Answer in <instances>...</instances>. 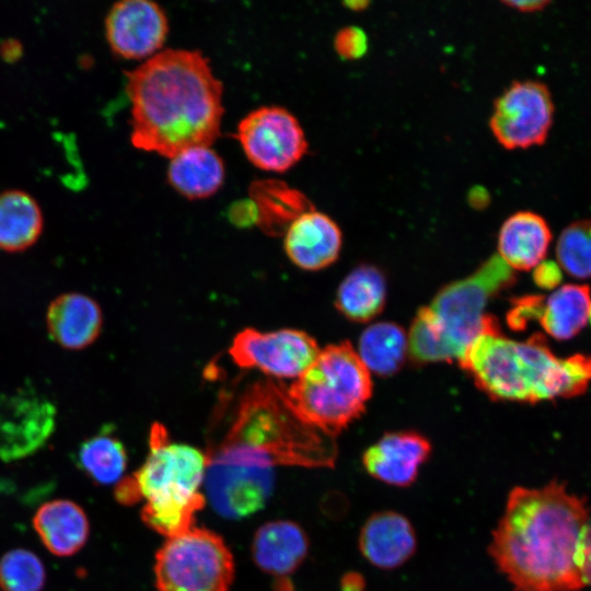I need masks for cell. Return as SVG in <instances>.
<instances>
[{
    "label": "cell",
    "mask_w": 591,
    "mask_h": 591,
    "mask_svg": "<svg viewBox=\"0 0 591 591\" xmlns=\"http://www.w3.org/2000/svg\"><path fill=\"white\" fill-rule=\"evenodd\" d=\"M590 518L588 499L564 482L515 486L488 553L515 591H579L587 586L583 540Z\"/></svg>",
    "instance_id": "1"
},
{
    "label": "cell",
    "mask_w": 591,
    "mask_h": 591,
    "mask_svg": "<svg viewBox=\"0 0 591 591\" xmlns=\"http://www.w3.org/2000/svg\"><path fill=\"white\" fill-rule=\"evenodd\" d=\"M130 141L171 159L219 137L223 85L198 50L167 48L126 72Z\"/></svg>",
    "instance_id": "2"
},
{
    "label": "cell",
    "mask_w": 591,
    "mask_h": 591,
    "mask_svg": "<svg viewBox=\"0 0 591 591\" xmlns=\"http://www.w3.org/2000/svg\"><path fill=\"white\" fill-rule=\"evenodd\" d=\"M459 363L484 393L501 401L570 398L591 382V356L558 358L538 333L523 341L510 339L491 316Z\"/></svg>",
    "instance_id": "3"
},
{
    "label": "cell",
    "mask_w": 591,
    "mask_h": 591,
    "mask_svg": "<svg viewBox=\"0 0 591 591\" xmlns=\"http://www.w3.org/2000/svg\"><path fill=\"white\" fill-rule=\"evenodd\" d=\"M513 271L494 255L471 276L441 289L413 320L407 335L413 359L460 361L486 326L489 315L485 308L490 298L514 282Z\"/></svg>",
    "instance_id": "4"
},
{
    "label": "cell",
    "mask_w": 591,
    "mask_h": 591,
    "mask_svg": "<svg viewBox=\"0 0 591 591\" xmlns=\"http://www.w3.org/2000/svg\"><path fill=\"white\" fill-rule=\"evenodd\" d=\"M206 468V453L172 442L165 427L154 422L149 453L142 465L128 476L138 499L144 500L142 521L166 538L195 526L196 513L206 505V496L200 491Z\"/></svg>",
    "instance_id": "5"
},
{
    "label": "cell",
    "mask_w": 591,
    "mask_h": 591,
    "mask_svg": "<svg viewBox=\"0 0 591 591\" xmlns=\"http://www.w3.org/2000/svg\"><path fill=\"white\" fill-rule=\"evenodd\" d=\"M220 444L250 449L275 465L325 467L337 456L334 438L303 422L289 406L285 386L273 381L256 382L244 392Z\"/></svg>",
    "instance_id": "6"
},
{
    "label": "cell",
    "mask_w": 591,
    "mask_h": 591,
    "mask_svg": "<svg viewBox=\"0 0 591 591\" xmlns=\"http://www.w3.org/2000/svg\"><path fill=\"white\" fill-rule=\"evenodd\" d=\"M371 394V373L348 341L320 350L314 362L285 387L294 414L332 438L361 416Z\"/></svg>",
    "instance_id": "7"
},
{
    "label": "cell",
    "mask_w": 591,
    "mask_h": 591,
    "mask_svg": "<svg viewBox=\"0 0 591 591\" xmlns=\"http://www.w3.org/2000/svg\"><path fill=\"white\" fill-rule=\"evenodd\" d=\"M234 559L223 538L194 526L166 538L155 554L158 591H229Z\"/></svg>",
    "instance_id": "8"
},
{
    "label": "cell",
    "mask_w": 591,
    "mask_h": 591,
    "mask_svg": "<svg viewBox=\"0 0 591 591\" xmlns=\"http://www.w3.org/2000/svg\"><path fill=\"white\" fill-rule=\"evenodd\" d=\"M206 455L205 496L221 517L240 519L265 506L275 484V464L269 459L222 444Z\"/></svg>",
    "instance_id": "9"
},
{
    "label": "cell",
    "mask_w": 591,
    "mask_h": 591,
    "mask_svg": "<svg viewBox=\"0 0 591 591\" xmlns=\"http://www.w3.org/2000/svg\"><path fill=\"white\" fill-rule=\"evenodd\" d=\"M554 116L548 86L537 80H518L496 99L489 126L503 148L528 149L546 141Z\"/></svg>",
    "instance_id": "10"
},
{
    "label": "cell",
    "mask_w": 591,
    "mask_h": 591,
    "mask_svg": "<svg viewBox=\"0 0 591 591\" xmlns=\"http://www.w3.org/2000/svg\"><path fill=\"white\" fill-rule=\"evenodd\" d=\"M247 160L269 172H285L308 152V140L297 117L280 106H260L244 116L236 129Z\"/></svg>",
    "instance_id": "11"
},
{
    "label": "cell",
    "mask_w": 591,
    "mask_h": 591,
    "mask_svg": "<svg viewBox=\"0 0 591 591\" xmlns=\"http://www.w3.org/2000/svg\"><path fill=\"white\" fill-rule=\"evenodd\" d=\"M320 348L308 333L282 328L240 331L229 348L232 361L243 369H258L278 379H298L316 359Z\"/></svg>",
    "instance_id": "12"
},
{
    "label": "cell",
    "mask_w": 591,
    "mask_h": 591,
    "mask_svg": "<svg viewBox=\"0 0 591 591\" xmlns=\"http://www.w3.org/2000/svg\"><path fill=\"white\" fill-rule=\"evenodd\" d=\"M57 422L55 404L31 387L0 394V460L12 462L42 449Z\"/></svg>",
    "instance_id": "13"
},
{
    "label": "cell",
    "mask_w": 591,
    "mask_h": 591,
    "mask_svg": "<svg viewBox=\"0 0 591 591\" xmlns=\"http://www.w3.org/2000/svg\"><path fill=\"white\" fill-rule=\"evenodd\" d=\"M169 34L164 10L150 0H121L112 5L105 19L106 40L121 58L152 57Z\"/></svg>",
    "instance_id": "14"
},
{
    "label": "cell",
    "mask_w": 591,
    "mask_h": 591,
    "mask_svg": "<svg viewBox=\"0 0 591 591\" xmlns=\"http://www.w3.org/2000/svg\"><path fill=\"white\" fill-rule=\"evenodd\" d=\"M430 453V441L419 432H386L363 452L362 465L379 482L408 487L417 479Z\"/></svg>",
    "instance_id": "15"
},
{
    "label": "cell",
    "mask_w": 591,
    "mask_h": 591,
    "mask_svg": "<svg viewBox=\"0 0 591 591\" xmlns=\"http://www.w3.org/2000/svg\"><path fill=\"white\" fill-rule=\"evenodd\" d=\"M309 552L304 530L290 520H274L255 533L252 555L255 564L274 578L275 591H293L289 578L302 565Z\"/></svg>",
    "instance_id": "16"
},
{
    "label": "cell",
    "mask_w": 591,
    "mask_h": 591,
    "mask_svg": "<svg viewBox=\"0 0 591 591\" xmlns=\"http://www.w3.org/2000/svg\"><path fill=\"white\" fill-rule=\"evenodd\" d=\"M358 547L372 566L393 570L403 566L416 553V531L404 514L393 510L376 511L362 524Z\"/></svg>",
    "instance_id": "17"
},
{
    "label": "cell",
    "mask_w": 591,
    "mask_h": 591,
    "mask_svg": "<svg viewBox=\"0 0 591 591\" xmlns=\"http://www.w3.org/2000/svg\"><path fill=\"white\" fill-rule=\"evenodd\" d=\"M283 235V247L289 259L299 268L310 271L332 265L343 244L338 224L314 208L294 219Z\"/></svg>",
    "instance_id": "18"
},
{
    "label": "cell",
    "mask_w": 591,
    "mask_h": 591,
    "mask_svg": "<svg viewBox=\"0 0 591 591\" xmlns=\"http://www.w3.org/2000/svg\"><path fill=\"white\" fill-rule=\"evenodd\" d=\"M102 326L103 314L99 303L83 293H62L47 308L48 335L63 349L89 347L100 336Z\"/></svg>",
    "instance_id": "19"
},
{
    "label": "cell",
    "mask_w": 591,
    "mask_h": 591,
    "mask_svg": "<svg viewBox=\"0 0 591 591\" xmlns=\"http://www.w3.org/2000/svg\"><path fill=\"white\" fill-rule=\"evenodd\" d=\"M553 235L538 213L521 210L509 216L498 234V256L513 270H530L545 258Z\"/></svg>",
    "instance_id": "20"
},
{
    "label": "cell",
    "mask_w": 591,
    "mask_h": 591,
    "mask_svg": "<svg viewBox=\"0 0 591 591\" xmlns=\"http://www.w3.org/2000/svg\"><path fill=\"white\" fill-rule=\"evenodd\" d=\"M33 526L44 546L57 556L78 553L90 534L85 512L79 505L67 499L43 503L33 517Z\"/></svg>",
    "instance_id": "21"
},
{
    "label": "cell",
    "mask_w": 591,
    "mask_h": 591,
    "mask_svg": "<svg viewBox=\"0 0 591 591\" xmlns=\"http://www.w3.org/2000/svg\"><path fill=\"white\" fill-rule=\"evenodd\" d=\"M224 163L210 147H194L170 159L169 184L188 199L207 198L224 182Z\"/></svg>",
    "instance_id": "22"
},
{
    "label": "cell",
    "mask_w": 591,
    "mask_h": 591,
    "mask_svg": "<svg viewBox=\"0 0 591 591\" xmlns=\"http://www.w3.org/2000/svg\"><path fill=\"white\" fill-rule=\"evenodd\" d=\"M250 198L257 209V225L271 236L285 234L290 223L313 209L308 197L278 179H262L250 186Z\"/></svg>",
    "instance_id": "23"
},
{
    "label": "cell",
    "mask_w": 591,
    "mask_h": 591,
    "mask_svg": "<svg viewBox=\"0 0 591 591\" xmlns=\"http://www.w3.org/2000/svg\"><path fill=\"white\" fill-rule=\"evenodd\" d=\"M43 223L42 209L28 193H0V250L16 253L30 248L39 239Z\"/></svg>",
    "instance_id": "24"
},
{
    "label": "cell",
    "mask_w": 591,
    "mask_h": 591,
    "mask_svg": "<svg viewBox=\"0 0 591 591\" xmlns=\"http://www.w3.org/2000/svg\"><path fill=\"white\" fill-rule=\"evenodd\" d=\"M590 311V287L568 283L544 296L537 322L553 338L568 340L587 325Z\"/></svg>",
    "instance_id": "25"
},
{
    "label": "cell",
    "mask_w": 591,
    "mask_h": 591,
    "mask_svg": "<svg viewBox=\"0 0 591 591\" xmlns=\"http://www.w3.org/2000/svg\"><path fill=\"white\" fill-rule=\"evenodd\" d=\"M386 283L374 266L361 265L341 281L336 293L338 311L354 322H368L384 308Z\"/></svg>",
    "instance_id": "26"
},
{
    "label": "cell",
    "mask_w": 591,
    "mask_h": 591,
    "mask_svg": "<svg viewBox=\"0 0 591 591\" xmlns=\"http://www.w3.org/2000/svg\"><path fill=\"white\" fill-rule=\"evenodd\" d=\"M408 352V338L397 324L380 322L368 326L359 338L358 356L379 376H390L402 367Z\"/></svg>",
    "instance_id": "27"
},
{
    "label": "cell",
    "mask_w": 591,
    "mask_h": 591,
    "mask_svg": "<svg viewBox=\"0 0 591 591\" xmlns=\"http://www.w3.org/2000/svg\"><path fill=\"white\" fill-rule=\"evenodd\" d=\"M77 457L79 467L100 485H116L128 462L124 443L107 429L84 440Z\"/></svg>",
    "instance_id": "28"
},
{
    "label": "cell",
    "mask_w": 591,
    "mask_h": 591,
    "mask_svg": "<svg viewBox=\"0 0 591 591\" xmlns=\"http://www.w3.org/2000/svg\"><path fill=\"white\" fill-rule=\"evenodd\" d=\"M559 267L578 279L591 278V219L568 224L556 243Z\"/></svg>",
    "instance_id": "29"
},
{
    "label": "cell",
    "mask_w": 591,
    "mask_h": 591,
    "mask_svg": "<svg viewBox=\"0 0 591 591\" xmlns=\"http://www.w3.org/2000/svg\"><path fill=\"white\" fill-rule=\"evenodd\" d=\"M46 571L33 552L12 549L0 559V587L3 591H42Z\"/></svg>",
    "instance_id": "30"
},
{
    "label": "cell",
    "mask_w": 591,
    "mask_h": 591,
    "mask_svg": "<svg viewBox=\"0 0 591 591\" xmlns=\"http://www.w3.org/2000/svg\"><path fill=\"white\" fill-rule=\"evenodd\" d=\"M334 48L344 59H359L368 50V36L359 26H345L336 33Z\"/></svg>",
    "instance_id": "31"
},
{
    "label": "cell",
    "mask_w": 591,
    "mask_h": 591,
    "mask_svg": "<svg viewBox=\"0 0 591 591\" xmlns=\"http://www.w3.org/2000/svg\"><path fill=\"white\" fill-rule=\"evenodd\" d=\"M544 296H526L514 301L507 320L513 329H523L530 321H537Z\"/></svg>",
    "instance_id": "32"
},
{
    "label": "cell",
    "mask_w": 591,
    "mask_h": 591,
    "mask_svg": "<svg viewBox=\"0 0 591 591\" xmlns=\"http://www.w3.org/2000/svg\"><path fill=\"white\" fill-rule=\"evenodd\" d=\"M229 220L239 228H248L257 223V209L248 197L233 202L228 210Z\"/></svg>",
    "instance_id": "33"
},
{
    "label": "cell",
    "mask_w": 591,
    "mask_h": 591,
    "mask_svg": "<svg viewBox=\"0 0 591 591\" xmlns=\"http://www.w3.org/2000/svg\"><path fill=\"white\" fill-rule=\"evenodd\" d=\"M533 278L538 287L554 289L563 279L561 268L555 262H542L534 268Z\"/></svg>",
    "instance_id": "34"
},
{
    "label": "cell",
    "mask_w": 591,
    "mask_h": 591,
    "mask_svg": "<svg viewBox=\"0 0 591 591\" xmlns=\"http://www.w3.org/2000/svg\"><path fill=\"white\" fill-rule=\"evenodd\" d=\"M0 54L7 62H14L22 56L23 46L15 38H7L0 44Z\"/></svg>",
    "instance_id": "35"
},
{
    "label": "cell",
    "mask_w": 591,
    "mask_h": 591,
    "mask_svg": "<svg viewBox=\"0 0 591 591\" xmlns=\"http://www.w3.org/2000/svg\"><path fill=\"white\" fill-rule=\"evenodd\" d=\"M503 4L507 7L518 10L520 12L531 13V12H537L545 9L546 5L549 4L548 0H510V1H502Z\"/></svg>",
    "instance_id": "36"
},
{
    "label": "cell",
    "mask_w": 591,
    "mask_h": 591,
    "mask_svg": "<svg viewBox=\"0 0 591 591\" xmlns=\"http://www.w3.org/2000/svg\"><path fill=\"white\" fill-rule=\"evenodd\" d=\"M583 572L587 586H591V518L583 540Z\"/></svg>",
    "instance_id": "37"
},
{
    "label": "cell",
    "mask_w": 591,
    "mask_h": 591,
    "mask_svg": "<svg viewBox=\"0 0 591 591\" xmlns=\"http://www.w3.org/2000/svg\"><path fill=\"white\" fill-rule=\"evenodd\" d=\"M341 591H363L364 578L356 571L345 573L340 581Z\"/></svg>",
    "instance_id": "38"
},
{
    "label": "cell",
    "mask_w": 591,
    "mask_h": 591,
    "mask_svg": "<svg viewBox=\"0 0 591 591\" xmlns=\"http://www.w3.org/2000/svg\"><path fill=\"white\" fill-rule=\"evenodd\" d=\"M470 201L474 207H484L489 201L488 193L482 187L474 188L470 194Z\"/></svg>",
    "instance_id": "39"
},
{
    "label": "cell",
    "mask_w": 591,
    "mask_h": 591,
    "mask_svg": "<svg viewBox=\"0 0 591 591\" xmlns=\"http://www.w3.org/2000/svg\"><path fill=\"white\" fill-rule=\"evenodd\" d=\"M348 9L350 10H363L369 5V2L360 0V1H346L344 3Z\"/></svg>",
    "instance_id": "40"
},
{
    "label": "cell",
    "mask_w": 591,
    "mask_h": 591,
    "mask_svg": "<svg viewBox=\"0 0 591 591\" xmlns=\"http://www.w3.org/2000/svg\"><path fill=\"white\" fill-rule=\"evenodd\" d=\"M589 321H590V323H591V311H590V316H589Z\"/></svg>",
    "instance_id": "41"
}]
</instances>
